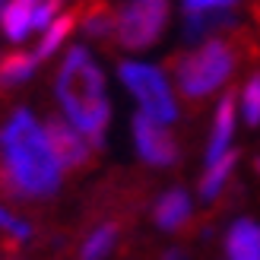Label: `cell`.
<instances>
[{"label": "cell", "mask_w": 260, "mask_h": 260, "mask_svg": "<svg viewBox=\"0 0 260 260\" xmlns=\"http://www.w3.org/2000/svg\"><path fill=\"white\" fill-rule=\"evenodd\" d=\"M0 181L22 200H45L60 190L63 165L45 124L25 108L13 111L0 127Z\"/></svg>", "instance_id": "cell-1"}, {"label": "cell", "mask_w": 260, "mask_h": 260, "mask_svg": "<svg viewBox=\"0 0 260 260\" xmlns=\"http://www.w3.org/2000/svg\"><path fill=\"white\" fill-rule=\"evenodd\" d=\"M54 92H57L63 118L95 149H102L111 124V105H108L105 73L86 48H70L63 54L57 80H54Z\"/></svg>", "instance_id": "cell-2"}, {"label": "cell", "mask_w": 260, "mask_h": 260, "mask_svg": "<svg viewBox=\"0 0 260 260\" xmlns=\"http://www.w3.org/2000/svg\"><path fill=\"white\" fill-rule=\"evenodd\" d=\"M238 67V48L229 38H203V45L175 60V89L190 102L219 92Z\"/></svg>", "instance_id": "cell-3"}, {"label": "cell", "mask_w": 260, "mask_h": 260, "mask_svg": "<svg viewBox=\"0 0 260 260\" xmlns=\"http://www.w3.org/2000/svg\"><path fill=\"white\" fill-rule=\"evenodd\" d=\"M118 76L143 114L159 118L165 124L178 121V95L165 70L152 67V63H143V60H124L118 67Z\"/></svg>", "instance_id": "cell-4"}, {"label": "cell", "mask_w": 260, "mask_h": 260, "mask_svg": "<svg viewBox=\"0 0 260 260\" xmlns=\"http://www.w3.org/2000/svg\"><path fill=\"white\" fill-rule=\"evenodd\" d=\"M168 25V0H124L114 10V38L127 51H146Z\"/></svg>", "instance_id": "cell-5"}, {"label": "cell", "mask_w": 260, "mask_h": 260, "mask_svg": "<svg viewBox=\"0 0 260 260\" xmlns=\"http://www.w3.org/2000/svg\"><path fill=\"white\" fill-rule=\"evenodd\" d=\"M134 146H137V155L146 165L152 168H168L178 162V143L172 137L165 121L159 118H149V114H137L134 118Z\"/></svg>", "instance_id": "cell-6"}, {"label": "cell", "mask_w": 260, "mask_h": 260, "mask_svg": "<svg viewBox=\"0 0 260 260\" xmlns=\"http://www.w3.org/2000/svg\"><path fill=\"white\" fill-rule=\"evenodd\" d=\"M45 130H48V140H51V146H54V152H57L63 172H76V168L89 165L95 146L67 118H63V114H60V118H48L45 121Z\"/></svg>", "instance_id": "cell-7"}, {"label": "cell", "mask_w": 260, "mask_h": 260, "mask_svg": "<svg viewBox=\"0 0 260 260\" xmlns=\"http://www.w3.org/2000/svg\"><path fill=\"white\" fill-rule=\"evenodd\" d=\"M235 124H238V99H235V92H225L213 114L210 140H206V162L219 159L222 152L235 146Z\"/></svg>", "instance_id": "cell-8"}, {"label": "cell", "mask_w": 260, "mask_h": 260, "mask_svg": "<svg viewBox=\"0 0 260 260\" xmlns=\"http://www.w3.org/2000/svg\"><path fill=\"white\" fill-rule=\"evenodd\" d=\"M241 0H181L187 22V38H203L210 32V25L225 19V13H232Z\"/></svg>", "instance_id": "cell-9"}, {"label": "cell", "mask_w": 260, "mask_h": 260, "mask_svg": "<svg viewBox=\"0 0 260 260\" xmlns=\"http://www.w3.org/2000/svg\"><path fill=\"white\" fill-rule=\"evenodd\" d=\"M190 216H193V200H190V193L187 190H165L159 200H155L152 206V219H155V225H159L162 232H178V229H184L190 222Z\"/></svg>", "instance_id": "cell-10"}, {"label": "cell", "mask_w": 260, "mask_h": 260, "mask_svg": "<svg viewBox=\"0 0 260 260\" xmlns=\"http://www.w3.org/2000/svg\"><path fill=\"white\" fill-rule=\"evenodd\" d=\"M222 251L229 260H260V222L235 219L225 232Z\"/></svg>", "instance_id": "cell-11"}, {"label": "cell", "mask_w": 260, "mask_h": 260, "mask_svg": "<svg viewBox=\"0 0 260 260\" xmlns=\"http://www.w3.org/2000/svg\"><path fill=\"white\" fill-rule=\"evenodd\" d=\"M32 16H35V0H7L4 10H0L4 35L10 42H25V38L35 32Z\"/></svg>", "instance_id": "cell-12"}, {"label": "cell", "mask_w": 260, "mask_h": 260, "mask_svg": "<svg viewBox=\"0 0 260 260\" xmlns=\"http://www.w3.org/2000/svg\"><path fill=\"white\" fill-rule=\"evenodd\" d=\"M235 165H238V149H235V146H232L229 152H222L219 159L206 162L203 178H200V197H203V200H216L219 193H222V187L229 184V178H232V172H235Z\"/></svg>", "instance_id": "cell-13"}, {"label": "cell", "mask_w": 260, "mask_h": 260, "mask_svg": "<svg viewBox=\"0 0 260 260\" xmlns=\"http://www.w3.org/2000/svg\"><path fill=\"white\" fill-rule=\"evenodd\" d=\"M73 22H76V16L73 13H57L54 19H51L45 29H42V42H38V60H48V57H54L57 51H60V45L70 38V32H73Z\"/></svg>", "instance_id": "cell-14"}, {"label": "cell", "mask_w": 260, "mask_h": 260, "mask_svg": "<svg viewBox=\"0 0 260 260\" xmlns=\"http://www.w3.org/2000/svg\"><path fill=\"white\" fill-rule=\"evenodd\" d=\"M118 248V225L102 222L86 235V241L80 244V257L83 260H105L111 257V251Z\"/></svg>", "instance_id": "cell-15"}, {"label": "cell", "mask_w": 260, "mask_h": 260, "mask_svg": "<svg viewBox=\"0 0 260 260\" xmlns=\"http://www.w3.org/2000/svg\"><path fill=\"white\" fill-rule=\"evenodd\" d=\"M35 67H38V54H22V51L7 54L4 60H0V86L10 89V86L25 83L35 73Z\"/></svg>", "instance_id": "cell-16"}, {"label": "cell", "mask_w": 260, "mask_h": 260, "mask_svg": "<svg viewBox=\"0 0 260 260\" xmlns=\"http://www.w3.org/2000/svg\"><path fill=\"white\" fill-rule=\"evenodd\" d=\"M238 114L248 127H260V73H251V80L238 92Z\"/></svg>", "instance_id": "cell-17"}, {"label": "cell", "mask_w": 260, "mask_h": 260, "mask_svg": "<svg viewBox=\"0 0 260 260\" xmlns=\"http://www.w3.org/2000/svg\"><path fill=\"white\" fill-rule=\"evenodd\" d=\"M0 232H4V235H7L13 244H22V241L32 238V225L25 222V219L13 216L7 206H0Z\"/></svg>", "instance_id": "cell-18"}, {"label": "cell", "mask_w": 260, "mask_h": 260, "mask_svg": "<svg viewBox=\"0 0 260 260\" xmlns=\"http://www.w3.org/2000/svg\"><path fill=\"white\" fill-rule=\"evenodd\" d=\"M83 32L89 38H108V35H114V13L92 10L89 16H83Z\"/></svg>", "instance_id": "cell-19"}, {"label": "cell", "mask_w": 260, "mask_h": 260, "mask_svg": "<svg viewBox=\"0 0 260 260\" xmlns=\"http://www.w3.org/2000/svg\"><path fill=\"white\" fill-rule=\"evenodd\" d=\"M254 168H257V172H260V159H257V162H254Z\"/></svg>", "instance_id": "cell-20"}, {"label": "cell", "mask_w": 260, "mask_h": 260, "mask_svg": "<svg viewBox=\"0 0 260 260\" xmlns=\"http://www.w3.org/2000/svg\"><path fill=\"white\" fill-rule=\"evenodd\" d=\"M0 10H4V0H0Z\"/></svg>", "instance_id": "cell-21"}]
</instances>
